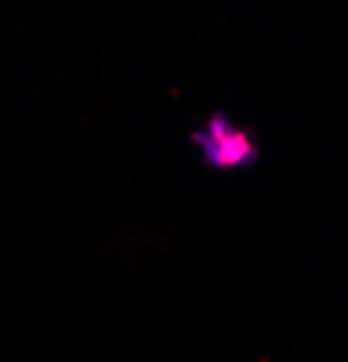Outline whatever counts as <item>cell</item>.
<instances>
[{
  "label": "cell",
  "mask_w": 348,
  "mask_h": 362,
  "mask_svg": "<svg viewBox=\"0 0 348 362\" xmlns=\"http://www.w3.org/2000/svg\"><path fill=\"white\" fill-rule=\"evenodd\" d=\"M189 145L199 153V163L207 170H214V174L254 170L261 163V156H265L257 131L236 124L225 109H214L207 116V124L189 134Z\"/></svg>",
  "instance_id": "6da1fadb"
}]
</instances>
